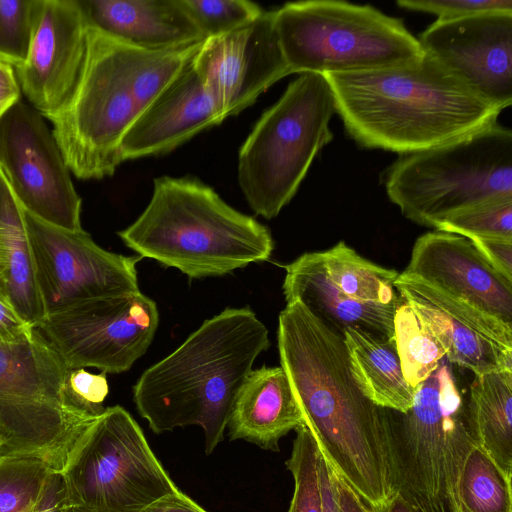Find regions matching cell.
<instances>
[{"label": "cell", "mask_w": 512, "mask_h": 512, "mask_svg": "<svg viewBox=\"0 0 512 512\" xmlns=\"http://www.w3.org/2000/svg\"><path fill=\"white\" fill-rule=\"evenodd\" d=\"M281 367L331 469L369 507L393 492L386 409L361 390L344 339L298 301L278 318Z\"/></svg>", "instance_id": "cell-1"}, {"label": "cell", "mask_w": 512, "mask_h": 512, "mask_svg": "<svg viewBox=\"0 0 512 512\" xmlns=\"http://www.w3.org/2000/svg\"><path fill=\"white\" fill-rule=\"evenodd\" d=\"M324 76L347 134L364 148L424 150L497 123L501 112L426 53L407 66Z\"/></svg>", "instance_id": "cell-2"}, {"label": "cell", "mask_w": 512, "mask_h": 512, "mask_svg": "<svg viewBox=\"0 0 512 512\" xmlns=\"http://www.w3.org/2000/svg\"><path fill=\"white\" fill-rule=\"evenodd\" d=\"M203 42L148 51L87 26L86 55L76 87L49 119L64 161L78 179L114 174L123 162L121 143L129 128L194 59Z\"/></svg>", "instance_id": "cell-3"}, {"label": "cell", "mask_w": 512, "mask_h": 512, "mask_svg": "<svg viewBox=\"0 0 512 512\" xmlns=\"http://www.w3.org/2000/svg\"><path fill=\"white\" fill-rule=\"evenodd\" d=\"M269 346L268 329L250 308H226L142 373L133 387L136 409L156 434L200 426L210 455L224 439L237 392Z\"/></svg>", "instance_id": "cell-4"}, {"label": "cell", "mask_w": 512, "mask_h": 512, "mask_svg": "<svg viewBox=\"0 0 512 512\" xmlns=\"http://www.w3.org/2000/svg\"><path fill=\"white\" fill-rule=\"evenodd\" d=\"M118 235L141 258L190 278L221 276L267 261L274 249L266 226L191 178L155 179L147 207Z\"/></svg>", "instance_id": "cell-5"}, {"label": "cell", "mask_w": 512, "mask_h": 512, "mask_svg": "<svg viewBox=\"0 0 512 512\" xmlns=\"http://www.w3.org/2000/svg\"><path fill=\"white\" fill-rule=\"evenodd\" d=\"M393 489L417 512H454L464 460L476 444L451 366H439L406 412L386 409Z\"/></svg>", "instance_id": "cell-6"}, {"label": "cell", "mask_w": 512, "mask_h": 512, "mask_svg": "<svg viewBox=\"0 0 512 512\" xmlns=\"http://www.w3.org/2000/svg\"><path fill=\"white\" fill-rule=\"evenodd\" d=\"M386 193L403 216L437 227L482 202L512 197V131L498 123L424 150L400 154Z\"/></svg>", "instance_id": "cell-7"}, {"label": "cell", "mask_w": 512, "mask_h": 512, "mask_svg": "<svg viewBox=\"0 0 512 512\" xmlns=\"http://www.w3.org/2000/svg\"><path fill=\"white\" fill-rule=\"evenodd\" d=\"M290 73H353L411 65L425 52L402 19L371 5L290 2L274 11Z\"/></svg>", "instance_id": "cell-8"}, {"label": "cell", "mask_w": 512, "mask_h": 512, "mask_svg": "<svg viewBox=\"0 0 512 512\" xmlns=\"http://www.w3.org/2000/svg\"><path fill=\"white\" fill-rule=\"evenodd\" d=\"M334 113L325 76L302 73L262 114L238 155L239 185L257 215L272 219L294 197L314 158L333 139Z\"/></svg>", "instance_id": "cell-9"}, {"label": "cell", "mask_w": 512, "mask_h": 512, "mask_svg": "<svg viewBox=\"0 0 512 512\" xmlns=\"http://www.w3.org/2000/svg\"><path fill=\"white\" fill-rule=\"evenodd\" d=\"M67 506L97 512H140L179 491L123 407H108L74 440L60 470Z\"/></svg>", "instance_id": "cell-10"}, {"label": "cell", "mask_w": 512, "mask_h": 512, "mask_svg": "<svg viewBox=\"0 0 512 512\" xmlns=\"http://www.w3.org/2000/svg\"><path fill=\"white\" fill-rule=\"evenodd\" d=\"M158 323L156 303L138 291L47 314L34 329L67 370L94 367L121 373L145 354Z\"/></svg>", "instance_id": "cell-11"}, {"label": "cell", "mask_w": 512, "mask_h": 512, "mask_svg": "<svg viewBox=\"0 0 512 512\" xmlns=\"http://www.w3.org/2000/svg\"><path fill=\"white\" fill-rule=\"evenodd\" d=\"M23 212L46 315L78 303L140 291L136 270L140 256L109 252L83 229H62Z\"/></svg>", "instance_id": "cell-12"}, {"label": "cell", "mask_w": 512, "mask_h": 512, "mask_svg": "<svg viewBox=\"0 0 512 512\" xmlns=\"http://www.w3.org/2000/svg\"><path fill=\"white\" fill-rule=\"evenodd\" d=\"M0 170L23 210L62 229H82L81 198L52 130L22 100L0 119Z\"/></svg>", "instance_id": "cell-13"}, {"label": "cell", "mask_w": 512, "mask_h": 512, "mask_svg": "<svg viewBox=\"0 0 512 512\" xmlns=\"http://www.w3.org/2000/svg\"><path fill=\"white\" fill-rule=\"evenodd\" d=\"M193 66L223 118L236 115L291 74L274 24V11L225 35L205 39Z\"/></svg>", "instance_id": "cell-14"}, {"label": "cell", "mask_w": 512, "mask_h": 512, "mask_svg": "<svg viewBox=\"0 0 512 512\" xmlns=\"http://www.w3.org/2000/svg\"><path fill=\"white\" fill-rule=\"evenodd\" d=\"M424 52L501 111L512 104V13L434 21L418 38Z\"/></svg>", "instance_id": "cell-15"}, {"label": "cell", "mask_w": 512, "mask_h": 512, "mask_svg": "<svg viewBox=\"0 0 512 512\" xmlns=\"http://www.w3.org/2000/svg\"><path fill=\"white\" fill-rule=\"evenodd\" d=\"M394 286L451 364L474 375L512 371L511 326L404 272Z\"/></svg>", "instance_id": "cell-16"}, {"label": "cell", "mask_w": 512, "mask_h": 512, "mask_svg": "<svg viewBox=\"0 0 512 512\" xmlns=\"http://www.w3.org/2000/svg\"><path fill=\"white\" fill-rule=\"evenodd\" d=\"M87 26L76 0H35L25 62L16 67L21 91L50 119L68 101L80 77Z\"/></svg>", "instance_id": "cell-17"}, {"label": "cell", "mask_w": 512, "mask_h": 512, "mask_svg": "<svg viewBox=\"0 0 512 512\" xmlns=\"http://www.w3.org/2000/svg\"><path fill=\"white\" fill-rule=\"evenodd\" d=\"M403 272L512 327V282L470 239L439 230L425 233L415 241Z\"/></svg>", "instance_id": "cell-18"}, {"label": "cell", "mask_w": 512, "mask_h": 512, "mask_svg": "<svg viewBox=\"0 0 512 512\" xmlns=\"http://www.w3.org/2000/svg\"><path fill=\"white\" fill-rule=\"evenodd\" d=\"M223 120L192 60L129 128L121 143L122 160L167 153Z\"/></svg>", "instance_id": "cell-19"}, {"label": "cell", "mask_w": 512, "mask_h": 512, "mask_svg": "<svg viewBox=\"0 0 512 512\" xmlns=\"http://www.w3.org/2000/svg\"><path fill=\"white\" fill-rule=\"evenodd\" d=\"M85 23L126 45L168 50L205 41L180 0H76Z\"/></svg>", "instance_id": "cell-20"}, {"label": "cell", "mask_w": 512, "mask_h": 512, "mask_svg": "<svg viewBox=\"0 0 512 512\" xmlns=\"http://www.w3.org/2000/svg\"><path fill=\"white\" fill-rule=\"evenodd\" d=\"M286 303L298 301L343 337L347 329L393 338L398 306L368 303L343 293L326 275L318 252L304 253L285 267Z\"/></svg>", "instance_id": "cell-21"}, {"label": "cell", "mask_w": 512, "mask_h": 512, "mask_svg": "<svg viewBox=\"0 0 512 512\" xmlns=\"http://www.w3.org/2000/svg\"><path fill=\"white\" fill-rule=\"evenodd\" d=\"M304 425L289 379L280 367L252 370L233 401L226 429L231 441L244 440L279 451L280 439Z\"/></svg>", "instance_id": "cell-22"}, {"label": "cell", "mask_w": 512, "mask_h": 512, "mask_svg": "<svg viewBox=\"0 0 512 512\" xmlns=\"http://www.w3.org/2000/svg\"><path fill=\"white\" fill-rule=\"evenodd\" d=\"M66 372L61 359L35 329L22 340L0 342V438L34 404L52 401L63 405Z\"/></svg>", "instance_id": "cell-23"}, {"label": "cell", "mask_w": 512, "mask_h": 512, "mask_svg": "<svg viewBox=\"0 0 512 512\" xmlns=\"http://www.w3.org/2000/svg\"><path fill=\"white\" fill-rule=\"evenodd\" d=\"M0 293L33 328L46 316L23 208L0 170Z\"/></svg>", "instance_id": "cell-24"}, {"label": "cell", "mask_w": 512, "mask_h": 512, "mask_svg": "<svg viewBox=\"0 0 512 512\" xmlns=\"http://www.w3.org/2000/svg\"><path fill=\"white\" fill-rule=\"evenodd\" d=\"M343 339L353 376L363 393L382 408L409 410L417 388L403 375L394 337L350 328Z\"/></svg>", "instance_id": "cell-25"}, {"label": "cell", "mask_w": 512, "mask_h": 512, "mask_svg": "<svg viewBox=\"0 0 512 512\" xmlns=\"http://www.w3.org/2000/svg\"><path fill=\"white\" fill-rule=\"evenodd\" d=\"M467 411L477 446L512 478V371L475 375Z\"/></svg>", "instance_id": "cell-26"}, {"label": "cell", "mask_w": 512, "mask_h": 512, "mask_svg": "<svg viewBox=\"0 0 512 512\" xmlns=\"http://www.w3.org/2000/svg\"><path fill=\"white\" fill-rule=\"evenodd\" d=\"M318 255L328 278L349 297L381 305L403 302L394 286L399 275L396 270L363 258L343 241Z\"/></svg>", "instance_id": "cell-27"}, {"label": "cell", "mask_w": 512, "mask_h": 512, "mask_svg": "<svg viewBox=\"0 0 512 512\" xmlns=\"http://www.w3.org/2000/svg\"><path fill=\"white\" fill-rule=\"evenodd\" d=\"M511 479L473 446L460 470L454 512H512Z\"/></svg>", "instance_id": "cell-28"}, {"label": "cell", "mask_w": 512, "mask_h": 512, "mask_svg": "<svg viewBox=\"0 0 512 512\" xmlns=\"http://www.w3.org/2000/svg\"><path fill=\"white\" fill-rule=\"evenodd\" d=\"M56 470V465L40 454L0 456V512H35L46 482Z\"/></svg>", "instance_id": "cell-29"}, {"label": "cell", "mask_w": 512, "mask_h": 512, "mask_svg": "<svg viewBox=\"0 0 512 512\" xmlns=\"http://www.w3.org/2000/svg\"><path fill=\"white\" fill-rule=\"evenodd\" d=\"M394 339L403 375L416 389L437 369L445 353L404 301L395 312Z\"/></svg>", "instance_id": "cell-30"}, {"label": "cell", "mask_w": 512, "mask_h": 512, "mask_svg": "<svg viewBox=\"0 0 512 512\" xmlns=\"http://www.w3.org/2000/svg\"><path fill=\"white\" fill-rule=\"evenodd\" d=\"M295 431L292 452L285 462L294 478V492L288 512H323L321 452L305 425Z\"/></svg>", "instance_id": "cell-31"}, {"label": "cell", "mask_w": 512, "mask_h": 512, "mask_svg": "<svg viewBox=\"0 0 512 512\" xmlns=\"http://www.w3.org/2000/svg\"><path fill=\"white\" fill-rule=\"evenodd\" d=\"M436 230L471 238L512 240V197L494 198L446 218Z\"/></svg>", "instance_id": "cell-32"}, {"label": "cell", "mask_w": 512, "mask_h": 512, "mask_svg": "<svg viewBox=\"0 0 512 512\" xmlns=\"http://www.w3.org/2000/svg\"><path fill=\"white\" fill-rule=\"evenodd\" d=\"M205 39L236 30L259 17L263 10L245 0H180Z\"/></svg>", "instance_id": "cell-33"}, {"label": "cell", "mask_w": 512, "mask_h": 512, "mask_svg": "<svg viewBox=\"0 0 512 512\" xmlns=\"http://www.w3.org/2000/svg\"><path fill=\"white\" fill-rule=\"evenodd\" d=\"M35 0H0V60L21 66L30 45Z\"/></svg>", "instance_id": "cell-34"}, {"label": "cell", "mask_w": 512, "mask_h": 512, "mask_svg": "<svg viewBox=\"0 0 512 512\" xmlns=\"http://www.w3.org/2000/svg\"><path fill=\"white\" fill-rule=\"evenodd\" d=\"M107 373L93 374L84 368L68 369L62 386V402L70 412L89 419L99 417L109 393Z\"/></svg>", "instance_id": "cell-35"}, {"label": "cell", "mask_w": 512, "mask_h": 512, "mask_svg": "<svg viewBox=\"0 0 512 512\" xmlns=\"http://www.w3.org/2000/svg\"><path fill=\"white\" fill-rule=\"evenodd\" d=\"M404 9L436 15V21H451L491 12H511V0H398Z\"/></svg>", "instance_id": "cell-36"}, {"label": "cell", "mask_w": 512, "mask_h": 512, "mask_svg": "<svg viewBox=\"0 0 512 512\" xmlns=\"http://www.w3.org/2000/svg\"><path fill=\"white\" fill-rule=\"evenodd\" d=\"M470 240L487 262L512 282V240L500 238H471Z\"/></svg>", "instance_id": "cell-37"}, {"label": "cell", "mask_w": 512, "mask_h": 512, "mask_svg": "<svg viewBox=\"0 0 512 512\" xmlns=\"http://www.w3.org/2000/svg\"><path fill=\"white\" fill-rule=\"evenodd\" d=\"M34 328L25 322L0 293V342H16L31 336Z\"/></svg>", "instance_id": "cell-38"}, {"label": "cell", "mask_w": 512, "mask_h": 512, "mask_svg": "<svg viewBox=\"0 0 512 512\" xmlns=\"http://www.w3.org/2000/svg\"><path fill=\"white\" fill-rule=\"evenodd\" d=\"M66 487L59 470L54 471L48 478L35 512H65Z\"/></svg>", "instance_id": "cell-39"}, {"label": "cell", "mask_w": 512, "mask_h": 512, "mask_svg": "<svg viewBox=\"0 0 512 512\" xmlns=\"http://www.w3.org/2000/svg\"><path fill=\"white\" fill-rule=\"evenodd\" d=\"M21 100V87L13 66L0 60V119Z\"/></svg>", "instance_id": "cell-40"}, {"label": "cell", "mask_w": 512, "mask_h": 512, "mask_svg": "<svg viewBox=\"0 0 512 512\" xmlns=\"http://www.w3.org/2000/svg\"><path fill=\"white\" fill-rule=\"evenodd\" d=\"M140 512H207L181 490L164 495Z\"/></svg>", "instance_id": "cell-41"}, {"label": "cell", "mask_w": 512, "mask_h": 512, "mask_svg": "<svg viewBox=\"0 0 512 512\" xmlns=\"http://www.w3.org/2000/svg\"><path fill=\"white\" fill-rule=\"evenodd\" d=\"M320 479L323 497V512H340L335 473L321 453Z\"/></svg>", "instance_id": "cell-42"}, {"label": "cell", "mask_w": 512, "mask_h": 512, "mask_svg": "<svg viewBox=\"0 0 512 512\" xmlns=\"http://www.w3.org/2000/svg\"><path fill=\"white\" fill-rule=\"evenodd\" d=\"M335 482L340 512H371L369 505L336 473Z\"/></svg>", "instance_id": "cell-43"}, {"label": "cell", "mask_w": 512, "mask_h": 512, "mask_svg": "<svg viewBox=\"0 0 512 512\" xmlns=\"http://www.w3.org/2000/svg\"><path fill=\"white\" fill-rule=\"evenodd\" d=\"M371 512H417L416 509L399 493L394 491L388 498L376 506L370 507Z\"/></svg>", "instance_id": "cell-44"}, {"label": "cell", "mask_w": 512, "mask_h": 512, "mask_svg": "<svg viewBox=\"0 0 512 512\" xmlns=\"http://www.w3.org/2000/svg\"><path fill=\"white\" fill-rule=\"evenodd\" d=\"M65 512H97L80 506H67Z\"/></svg>", "instance_id": "cell-45"}]
</instances>
